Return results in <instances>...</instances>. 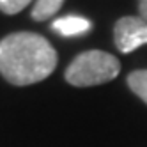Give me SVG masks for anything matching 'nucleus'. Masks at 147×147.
Listing matches in <instances>:
<instances>
[{
    "label": "nucleus",
    "instance_id": "6e6552de",
    "mask_svg": "<svg viewBox=\"0 0 147 147\" xmlns=\"http://www.w3.org/2000/svg\"><path fill=\"white\" fill-rule=\"evenodd\" d=\"M138 2V16L147 22V0H136Z\"/></svg>",
    "mask_w": 147,
    "mask_h": 147
},
{
    "label": "nucleus",
    "instance_id": "20e7f679",
    "mask_svg": "<svg viewBox=\"0 0 147 147\" xmlns=\"http://www.w3.org/2000/svg\"><path fill=\"white\" fill-rule=\"evenodd\" d=\"M51 28L59 32L60 36H80V34H85L92 28V22L87 18H82V16H62L59 20H55L51 23Z\"/></svg>",
    "mask_w": 147,
    "mask_h": 147
},
{
    "label": "nucleus",
    "instance_id": "f03ea898",
    "mask_svg": "<svg viewBox=\"0 0 147 147\" xmlns=\"http://www.w3.org/2000/svg\"><path fill=\"white\" fill-rule=\"evenodd\" d=\"M119 73L121 62L115 55L103 50H89L73 59L64 78L75 87H94L112 82Z\"/></svg>",
    "mask_w": 147,
    "mask_h": 147
},
{
    "label": "nucleus",
    "instance_id": "423d86ee",
    "mask_svg": "<svg viewBox=\"0 0 147 147\" xmlns=\"http://www.w3.org/2000/svg\"><path fill=\"white\" fill-rule=\"evenodd\" d=\"M128 87L147 105V69H136L128 75Z\"/></svg>",
    "mask_w": 147,
    "mask_h": 147
},
{
    "label": "nucleus",
    "instance_id": "f257e3e1",
    "mask_svg": "<svg viewBox=\"0 0 147 147\" xmlns=\"http://www.w3.org/2000/svg\"><path fill=\"white\" fill-rule=\"evenodd\" d=\"M57 67V51L50 41L34 32L9 34L0 41V73L13 85L43 82Z\"/></svg>",
    "mask_w": 147,
    "mask_h": 147
},
{
    "label": "nucleus",
    "instance_id": "0eeeda50",
    "mask_svg": "<svg viewBox=\"0 0 147 147\" xmlns=\"http://www.w3.org/2000/svg\"><path fill=\"white\" fill-rule=\"evenodd\" d=\"M32 2V0H0V11L5 14H16Z\"/></svg>",
    "mask_w": 147,
    "mask_h": 147
},
{
    "label": "nucleus",
    "instance_id": "39448f33",
    "mask_svg": "<svg viewBox=\"0 0 147 147\" xmlns=\"http://www.w3.org/2000/svg\"><path fill=\"white\" fill-rule=\"evenodd\" d=\"M62 4H64V0H37L32 9V18L36 22H46L57 14Z\"/></svg>",
    "mask_w": 147,
    "mask_h": 147
},
{
    "label": "nucleus",
    "instance_id": "7ed1b4c3",
    "mask_svg": "<svg viewBox=\"0 0 147 147\" xmlns=\"http://www.w3.org/2000/svg\"><path fill=\"white\" fill-rule=\"evenodd\" d=\"M115 46L122 53H131L142 45H147V22L136 16H122L113 27Z\"/></svg>",
    "mask_w": 147,
    "mask_h": 147
}]
</instances>
